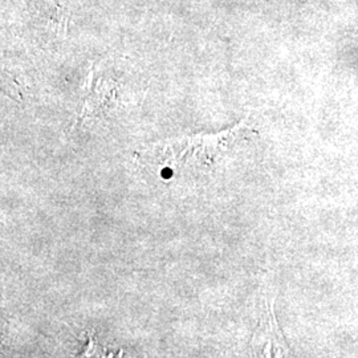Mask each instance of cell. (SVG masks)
Listing matches in <instances>:
<instances>
[{
    "mask_svg": "<svg viewBox=\"0 0 358 358\" xmlns=\"http://www.w3.org/2000/svg\"><path fill=\"white\" fill-rule=\"evenodd\" d=\"M251 133L252 129L243 120L234 128L215 134H196L157 142L137 152L136 157L142 165L161 173L208 169Z\"/></svg>",
    "mask_w": 358,
    "mask_h": 358,
    "instance_id": "6da1fadb",
    "label": "cell"
}]
</instances>
